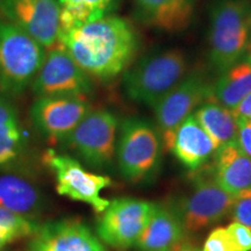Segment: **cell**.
I'll return each mask as SVG.
<instances>
[{"label":"cell","instance_id":"12","mask_svg":"<svg viewBox=\"0 0 251 251\" xmlns=\"http://www.w3.org/2000/svg\"><path fill=\"white\" fill-rule=\"evenodd\" d=\"M57 0H0V17L39 41L46 49L58 43Z\"/></svg>","mask_w":251,"mask_h":251},{"label":"cell","instance_id":"15","mask_svg":"<svg viewBox=\"0 0 251 251\" xmlns=\"http://www.w3.org/2000/svg\"><path fill=\"white\" fill-rule=\"evenodd\" d=\"M209 171L219 186L230 196L251 191V157L240 149L237 142L219 147Z\"/></svg>","mask_w":251,"mask_h":251},{"label":"cell","instance_id":"7","mask_svg":"<svg viewBox=\"0 0 251 251\" xmlns=\"http://www.w3.org/2000/svg\"><path fill=\"white\" fill-rule=\"evenodd\" d=\"M42 158L55 174L58 194L89 203L97 213H102L109 206L111 201L100 197L101 191L112 185L107 176L89 172L75 158L51 149L47 150Z\"/></svg>","mask_w":251,"mask_h":251},{"label":"cell","instance_id":"29","mask_svg":"<svg viewBox=\"0 0 251 251\" xmlns=\"http://www.w3.org/2000/svg\"><path fill=\"white\" fill-rule=\"evenodd\" d=\"M235 120L237 125L244 124V122L251 121V92L235 107L233 111Z\"/></svg>","mask_w":251,"mask_h":251},{"label":"cell","instance_id":"1","mask_svg":"<svg viewBox=\"0 0 251 251\" xmlns=\"http://www.w3.org/2000/svg\"><path fill=\"white\" fill-rule=\"evenodd\" d=\"M58 43L89 76L111 79L129 67L137 51L131 25L118 17H103L58 36Z\"/></svg>","mask_w":251,"mask_h":251},{"label":"cell","instance_id":"32","mask_svg":"<svg viewBox=\"0 0 251 251\" xmlns=\"http://www.w3.org/2000/svg\"><path fill=\"white\" fill-rule=\"evenodd\" d=\"M176 251H201L200 248L192 242H183Z\"/></svg>","mask_w":251,"mask_h":251},{"label":"cell","instance_id":"13","mask_svg":"<svg viewBox=\"0 0 251 251\" xmlns=\"http://www.w3.org/2000/svg\"><path fill=\"white\" fill-rule=\"evenodd\" d=\"M91 111L85 97H39L30 108L35 127L50 140H65Z\"/></svg>","mask_w":251,"mask_h":251},{"label":"cell","instance_id":"21","mask_svg":"<svg viewBox=\"0 0 251 251\" xmlns=\"http://www.w3.org/2000/svg\"><path fill=\"white\" fill-rule=\"evenodd\" d=\"M59 4L58 36L106 17L118 0H57Z\"/></svg>","mask_w":251,"mask_h":251},{"label":"cell","instance_id":"22","mask_svg":"<svg viewBox=\"0 0 251 251\" xmlns=\"http://www.w3.org/2000/svg\"><path fill=\"white\" fill-rule=\"evenodd\" d=\"M41 206L39 191L29 181L15 176L0 177V207L19 215H30Z\"/></svg>","mask_w":251,"mask_h":251},{"label":"cell","instance_id":"17","mask_svg":"<svg viewBox=\"0 0 251 251\" xmlns=\"http://www.w3.org/2000/svg\"><path fill=\"white\" fill-rule=\"evenodd\" d=\"M184 238L185 230L174 206L155 203L135 247L140 251H176Z\"/></svg>","mask_w":251,"mask_h":251},{"label":"cell","instance_id":"27","mask_svg":"<svg viewBox=\"0 0 251 251\" xmlns=\"http://www.w3.org/2000/svg\"><path fill=\"white\" fill-rule=\"evenodd\" d=\"M201 251H234L227 228L216 227L207 236Z\"/></svg>","mask_w":251,"mask_h":251},{"label":"cell","instance_id":"35","mask_svg":"<svg viewBox=\"0 0 251 251\" xmlns=\"http://www.w3.org/2000/svg\"><path fill=\"white\" fill-rule=\"evenodd\" d=\"M250 251H251V250H250Z\"/></svg>","mask_w":251,"mask_h":251},{"label":"cell","instance_id":"33","mask_svg":"<svg viewBox=\"0 0 251 251\" xmlns=\"http://www.w3.org/2000/svg\"><path fill=\"white\" fill-rule=\"evenodd\" d=\"M244 56H246L247 61L251 63V34L249 35V39H248L246 50H244Z\"/></svg>","mask_w":251,"mask_h":251},{"label":"cell","instance_id":"8","mask_svg":"<svg viewBox=\"0 0 251 251\" xmlns=\"http://www.w3.org/2000/svg\"><path fill=\"white\" fill-rule=\"evenodd\" d=\"M211 89L198 74L184 77L174 89L169 91L153 107L163 146L171 150L178 127L192 115L203 102L209 101Z\"/></svg>","mask_w":251,"mask_h":251},{"label":"cell","instance_id":"14","mask_svg":"<svg viewBox=\"0 0 251 251\" xmlns=\"http://www.w3.org/2000/svg\"><path fill=\"white\" fill-rule=\"evenodd\" d=\"M29 251H106L91 229L76 219H64L39 227Z\"/></svg>","mask_w":251,"mask_h":251},{"label":"cell","instance_id":"9","mask_svg":"<svg viewBox=\"0 0 251 251\" xmlns=\"http://www.w3.org/2000/svg\"><path fill=\"white\" fill-rule=\"evenodd\" d=\"M117 131V117L105 109H97L90 111L65 140L87 164L106 168L114 157Z\"/></svg>","mask_w":251,"mask_h":251},{"label":"cell","instance_id":"24","mask_svg":"<svg viewBox=\"0 0 251 251\" xmlns=\"http://www.w3.org/2000/svg\"><path fill=\"white\" fill-rule=\"evenodd\" d=\"M0 226L14 230L19 237L34 235L39 230V226H36L34 222L27 220L23 215L8 211L4 207H0Z\"/></svg>","mask_w":251,"mask_h":251},{"label":"cell","instance_id":"19","mask_svg":"<svg viewBox=\"0 0 251 251\" xmlns=\"http://www.w3.org/2000/svg\"><path fill=\"white\" fill-rule=\"evenodd\" d=\"M250 92L251 63L244 59L226 70L215 86H212L209 101L233 111Z\"/></svg>","mask_w":251,"mask_h":251},{"label":"cell","instance_id":"10","mask_svg":"<svg viewBox=\"0 0 251 251\" xmlns=\"http://www.w3.org/2000/svg\"><path fill=\"white\" fill-rule=\"evenodd\" d=\"M155 203L134 198H120L111 201L98 222L99 237L117 249L135 247L148 225Z\"/></svg>","mask_w":251,"mask_h":251},{"label":"cell","instance_id":"30","mask_svg":"<svg viewBox=\"0 0 251 251\" xmlns=\"http://www.w3.org/2000/svg\"><path fill=\"white\" fill-rule=\"evenodd\" d=\"M11 124H18L17 113L11 103L0 97V127Z\"/></svg>","mask_w":251,"mask_h":251},{"label":"cell","instance_id":"31","mask_svg":"<svg viewBox=\"0 0 251 251\" xmlns=\"http://www.w3.org/2000/svg\"><path fill=\"white\" fill-rule=\"evenodd\" d=\"M17 238H20V237H19V235L15 233L14 230L0 226V250L4 249L6 244L11 243L12 241L17 240Z\"/></svg>","mask_w":251,"mask_h":251},{"label":"cell","instance_id":"20","mask_svg":"<svg viewBox=\"0 0 251 251\" xmlns=\"http://www.w3.org/2000/svg\"><path fill=\"white\" fill-rule=\"evenodd\" d=\"M193 115L218 147L237 142L238 125L230 109L215 101H206Z\"/></svg>","mask_w":251,"mask_h":251},{"label":"cell","instance_id":"6","mask_svg":"<svg viewBox=\"0 0 251 251\" xmlns=\"http://www.w3.org/2000/svg\"><path fill=\"white\" fill-rule=\"evenodd\" d=\"M234 199L235 197L219 186L209 171L208 175L197 176L192 192L172 206L179 216L185 234L193 235L228 216Z\"/></svg>","mask_w":251,"mask_h":251},{"label":"cell","instance_id":"23","mask_svg":"<svg viewBox=\"0 0 251 251\" xmlns=\"http://www.w3.org/2000/svg\"><path fill=\"white\" fill-rule=\"evenodd\" d=\"M24 135L18 124L0 127V165L14 159L23 148Z\"/></svg>","mask_w":251,"mask_h":251},{"label":"cell","instance_id":"18","mask_svg":"<svg viewBox=\"0 0 251 251\" xmlns=\"http://www.w3.org/2000/svg\"><path fill=\"white\" fill-rule=\"evenodd\" d=\"M218 148V144L192 114L178 127L171 151L184 166L192 171H198L214 156Z\"/></svg>","mask_w":251,"mask_h":251},{"label":"cell","instance_id":"28","mask_svg":"<svg viewBox=\"0 0 251 251\" xmlns=\"http://www.w3.org/2000/svg\"><path fill=\"white\" fill-rule=\"evenodd\" d=\"M237 144L246 155L251 157V121L238 125Z\"/></svg>","mask_w":251,"mask_h":251},{"label":"cell","instance_id":"2","mask_svg":"<svg viewBox=\"0 0 251 251\" xmlns=\"http://www.w3.org/2000/svg\"><path fill=\"white\" fill-rule=\"evenodd\" d=\"M250 8L246 0H214L209 8V58L225 72L243 57L250 35Z\"/></svg>","mask_w":251,"mask_h":251},{"label":"cell","instance_id":"5","mask_svg":"<svg viewBox=\"0 0 251 251\" xmlns=\"http://www.w3.org/2000/svg\"><path fill=\"white\" fill-rule=\"evenodd\" d=\"M162 140L159 131L143 119L122 122L118 146L121 176L130 183H143L156 175L161 163Z\"/></svg>","mask_w":251,"mask_h":251},{"label":"cell","instance_id":"26","mask_svg":"<svg viewBox=\"0 0 251 251\" xmlns=\"http://www.w3.org/2000/svg\"><path fill=\"white\" fill-rule=\"evenodd\" d=\"M227 231L234 251L251 250V229L233 221L227 227Z\"/></svg>","mask_w":251,"mask_h":251},{"label":"cell","instance_id":"3","mask_svg":"<svg viewBox=\"0 0 251 251\" xmlns=\"http://www.w3.org/2000/svg\"><path fill=\"white\" fill-rule=\"evenodd\" d=\"M186 71L187 59L181 50L170 49L149 54L126 71V94L134 101L155 107L183 79Z\"/></svg>","mask_w":251,"mask_h":251},{"label":"cell","instance_id":"4","mask_svg":"<svg viewBox=\"0 0 251 251\" xmlns=\"http://www.w3.org/2000/svg\"><path fill=\"white\" fill-rule=\"evenodd\" d=\"M46 48L27 31L0 17V87L21 93L35 78Z\"/></svg>","mask_w":251,"mask_h":251},{"label":"cell","instance_id":"25","mask_svg":"<svg viewBox=\"0 0 251 251\" xmlns=\"http://www.w3.org/2000/svg\"><path fill=\"white\" fill-rule=\"evenodd\" d=\"M229 215L233 221L251 229V191L235 197Z\"/></svg>","mask_w":251,"mask_h":251},{"label":"cell","instance_id":"11","mask_svg":"<svg viewBox=\"0 0 251 251\" xmlns=\"http://www.w3.org/2000/svg\"><path fill=\"white\" fill-rule=\"evenodd\" d=\"M31 83L34 93L39 97H85L92 89L89 75L59 43L49 49Z\"/></svg>","mask_w":251,"mask_h":251},{"label":"cell","instance_id":"34","mask_svg":"<svg viewBox=\"0 0 251 251\" xmlns=\"http://www.w3.org/2000/svg\"><path fill=\"white\" fill-rule=\"evenodd\" d=\"M249 24H250V29H251V13H250V18H249Z\"/></svg>","mask_w":251,"mask_h":251},{"label":"cell","instance_id":"16","mask_svg":"<svg viewBox=\"0 0 251 251\" xmlns=\"http://www.w3.org/2000/svg\"><path fill=\"white\" fill-rule=\"evenodd\" d=\"M141 23L156 29L178 33L193 20L196 0H133Z\"/></svg>","mask_w":251,"mask_h":251}]
</instances>
